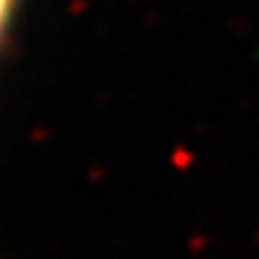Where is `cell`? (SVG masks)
<instances>
[{
    "label": "cell",
    "mask_w": 259,
    "mask_h": 259,
    "mask_svg": "<svg viewBox=\"0 0 259 259\" xmlns=\"http://www.w3.org/2000/svg\"><path fill=\"white\" fill-rule=\"evenodd\" d=\"M16 6H19V0H3V29H6V34L11 32V21H14V16H16Z\"/></svg>",
    "instance_id": "6da1fadb"
}]
</instances>
